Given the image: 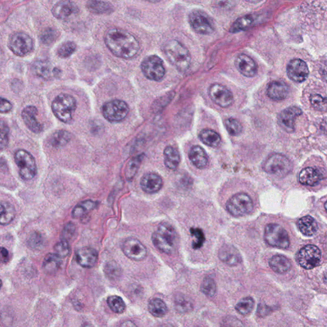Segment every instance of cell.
Here are the masks:
<instances>
[{
  "label": "cell",
  "mask_w": 327,
  "mask_h": 327,
  "mask_svg": "<svg viewBox=\"0 0 327 327\" xmlns=\"http://www.w3.org/2000/svg\"><path fill=\"white\" fill-rule=\"evenodd\" d=\"M163 181L161 176L156 173L145 174L141 180L143 191L148 194H154L161 190Z\"/></svg>",
  "instance_id": "obj_22"
},
{
  "label": "cell",
  "mask_w": 327,
  "mask_h": 327,
  "mask_svg": "<svg viewBox=\"0 0 327 327\" xmlns=\"http://www.w3.org/2000/svg\"><path fill=\"white\" fill-rule=\"evenodd\" d=\"M104 41L114 55L123 59L134 57L140 49L137 38L131 33L122 29L113 28L108 31Z\"/></svg>",
  "instance_id": "obj_1"
},
{
  "label": "cell",
  "mask_w": 327,
  "mask_h": 327,
  "mask_svg": "<svg viewBox=\"0 0 327 327\" xmlns=\"http://www.w3.org/2000/svg\"><path fill=\"white\" fill-rule=\"evenodd\" d=\"M42 237L40 235L37 234V232L31 235L28 241L29 245L34 249H37V247H40L42 245Z\"/></svg>",
  "instance_id": "obj_53"
},
{
  "label": "cell",
  "mask_w": 327,
  "mask_h": 327,
  "mask_svg": "<svg viewBox=\"0 0 327 327\" xmlns=\"http://www.w3.org/2000/svg\"><path fill=\"white\" fill-rule=\"evenodd\" d=\"M225 127L229 134L233 136H237L241 134L243 127L241 122L235 118H228L225 120Z\"/></svg>",
  "instance_id": "obj_42"
},
{
  "label": "cell",
  "mask_w": 327,
  "mask_h": 327,
  "mask_svg": "<svg viewBox=\"0 0 327 327\" xmlns=\"http://www.w3.org/2000/svg\"><path fill=\"white\" fill-rule=\"evenodd\" d=\"M189 22L196 33L210 35L214 32L215 24L208 14L201 10H194L189 15Z\"/></svg>",
  "instance_id": "obj_7"
},
{
  "label": "cell",
  "mask_w": 327,
  "mask_h": 327,
  "mask_svg": "<svg viewBox=\"0 0 327 327\" xmlns=\"http://www.w3.org/2000/svg\"><path fill=\"white\" fill-rule=\"evenodd\" d=\"M76 50V43L71 41H67L60 45L57 50V54L60 57L66 58L71 57Z\"/></svg>",
  "instance_id": "obj_43"
},
{
  "label": "cell",
  "mask_w": 327,
  "mask_h": 327,
  "mask_svg": "<svg viewBox=\"0 0 327 327\" xmlns=\"http://www.w3.org/2000/svg\"><path fill=\"white\" fill-rule=\"evenodd\" d=\"M55 251L56 254L59 255L62 258L69 255L70 251H71V248H70L69 242L67 241H62L58 242V244L55 245Z\"/></svg>",
  "instance_id": "obj_49"
},
{
  "label": "cell",
  "mask_w": 327,
  "mask_h": 327,
  "mask_svg": "<svg viewBox=\"0 0 327 327\" xmlns=\"http://www.w3.org/2000/svg\"><path fill=\"white\" fill-rule=\"evenodd\" d=\"M105 272L109 277L115 278L120 275V269L116 263H110L106 265Z\"/></svg>",
  "instance_id": "obj_51"
},
{
  "label": "cell",
  "mask_w": 327,
  "mask_h": 327,
  "mask_svg": "<svg viewBox=\"0 0 327 327\" xmlns=\"http://www.w3.org/2000/svg\"><path fill=\"white\" fill-rule=\"evenodd\" d=\"M143 73L152 81H160L165 76L166 70L163 62L156 55L145 58L141 65Z\"/></svg>",
  "instance_id": "obj_10"
},
{
  "label": "cell",
  "mask_w": 327,
  "mask_h": 327,
  "mask_svg": "<svg viewBox=\"0 0 327 327\" xmlns=\"http://www.w3.org/2000/svg\"><path fill=\"white\" fill-rule=\"evenodd\" d=\"M37 109L33 106H28L22 111V118L29 129L35 134H39L43 128L37 119Z\"/></svg>",
  "instance_id": "obj_21"
},
{
  "label": "cell",
  "mask_w": 327,
  "mask_h": 327,
  "mask_svg": "<svg viewBox=\"0 0 327 327\" xmlns=\"http://www.w3.org/2000/svg\"><path fill=\"white\" fill-rule=\"evenodd\" d=\"M265 239L268 244L275 248L287 249L290 246L287 230L279 224H268L265 227Z\"/></svg>",
  "instance_id": "obj_9"
},
{
  "label": "cell",
  "mask_w": 327,
  "mask_h": 327,
  "mask_svg": "<svg viewBox=\"0 0 327 327\" xmlns=\"http://www.w3.org/2000/svg\"><path fill=\"white\" fill-rule=\"evenodd\" d=\"M323 179V174L318 169L314 168H304L299 174V181L302 185L316 186Z\"/></svg>",
  "instance_id": "obj_24"
},
{
  "label": "cell",
  "mask_w": 327,
  "mask_h": 327,
  "mask_svg": "<svg viewBox=\"0 0 327 327\" xmlns=\"http://www.w3.org/2000/svg\"><path fill=\"white\" fill-rule=\"evenodd\" d=\"M176 306L181 311H188L192 307L191 303L186 300L185 298L181 297L176 300Z\"/></svg>",
  "instance_id": "obj_52"
},
{
  "label": "cell",
  "mask_w": 327,
  "mask_h": 327,
  "mask_svg": "<svg viewBox=\"0 0 327 327\" xmlns=\"http://www.w3.org/2000/svg\"><path fill=\"white\" fill-rule=\"evenodd\" d=\"M152 239L154 246L162 253L172 254L177 250L179 244L177 232L168 222L159 225L152 235Z\"/></svg>",
  "instance_id": "obj_2"
},
{
  "label": "cell",
  "mask_w": 327,
  "mask_h": 327,
  "mask_svg": "<svg viewBox=\"0 0 327 327\" xmlns=\"http://www.w3.org/2000/svg\"><path fill=\"white\" fill-rule=\"evenodd\" d=\"M2 287V280L0 279V289H1Z\"/></svg>",
  "instance_id": "obj_60"
},
{
  "label": "cell",
  "mask_w": 327,
  "mask_h": 327,
  "mask_svg": "<svg viewBox=\"0 0 327 327\" xmlns=\"http://www.w3.org/2000/svg\"><path fill=\"white\" fill-rule=\"evenodd\" d=\"M219 257L220 260L227 265L236 266L241 261V254L231 245H224L220 249Z\"/></svg>",
  "instance_id": "obj_23"
},
{
  "label": "cell",
  "mask_w": 327,
  "mask_h": 327,
  "mask_svg": "<svg viewBox=\"0 0 327 327\" xmlns=\"http://www.w3.org/2000/svg\"><path fill=\"white\" fill-rule=\"evenodd\" d=\"M144 158V154L139 155L128 162L125 171V177L128 180H131L134 177Z\"/></svg>",
  "instance_id": "obj_39"
},
{
  "label": "cell",
  "mask_w": 327,
  "mask_h": 327,
  "mask_svg": "<svg viewBox=\"0 0 327 327\" xmlns=\"http://www.w3.org/2000/svg\"><path fill=\"white\" fill-rule=\"evenodd\" d=\"M16 163L18 166L21 177L25 180H30L37 174V168L35 158L25 150H19L16 152Z\"/></svg>",
  "instance_id": "obj_6"
},
{
  "label": "cell",
  "mask_w": 327,
  "mask_h": 327,
  "mask_svg": "<svg viewBox=\"0 0 327 327\" xmlns=\"http://www.w3.org/2000/svg\"><path fill=\"white\" fill-rule=\"evenodd\" d=\"M302 110L296 106L285 109L278 116V123L280 127L288 132L295 130V122L298 116L302 115Z\"/></svg>",
  "instance_id": "obj_17"
},
{
  "label": "cell",
  "mask_w": 327,
  "mask_h": 327,
  "mask_svg": "<svg viewBox=\"0 0 327 327\" xmlns=\"http://www.w3.org/2000/svg\"><path fill=\"white\" fill-rule=\"evenodd\" d=\"M292 164L287 157L275 154L270 156L265 162L263 169L266 173L278 177H284L292 171Z\"/></svg>",
  "instance_id": "obj_5"
},
{
  "label": "cell",
  "mask_w": 327,
  "mask_h": 327,
  "mask_svg": "<svg viewBox=\"0 0 327 327\" xmlns=\"http://www.w3.org/2000/svg\"><path fill=\"white\" fill-rule=\"evenodd\" d=\"M246 1L251 4H257L259 3V2H260L261 1H262V0H246Z\"/></svg>",
  "instance_id": "obj_57"
},
{
  "label": "cell",
  "mask_w": 327,
  "mask_h": 327,
  "mask_svg": "<svg viewBox=\"0 0 327 327\" xmlns=\"http://www.w3.org/2000/svg\"><path fill=\"white\" fill-rule=\"evenodd\" d=\"M164 164L169 169L174 170L178 168L180 162V154L173 147H167L164 150Z\"/></svg>",
  "instance_id": "obj_31"
},
{
  "label": "cell",
  "mask_w": 327,
  "mask_h": 327,
  "mask_svg": "<svg viewBox=\"0 0 327 327\" xmlns=\"http://www.w3.org/2000/svg\"><path fill=\"white\" fill-rule=\"evenodd\" d=\"M97 203L92 200H86L77 204L72 212V217L77 218L83 217L96 208Z\"/></svg>",
  "instance_id": "obj_37"
},
{
  "label": "cell",
  "mask_w": 327,
  "mask_h": 327,
  "mask_svg": "<svg viewBox=\"0 0 327 327\" xmlns=\"http://www.w3.org/2000/svg\"><path fill=\"white\" fill-rule=\"evenodd\" d=\"M76 105V101L74 97L69 94H62L53 101L52 107L53 112L58 119L68 123L72 120Z\"/></svg>",
  "instance_id": "obj_4"
},
{
  "label": "cell",
  "mask_w": 327,
  "mask_h": 327,
  "mask_svg": "<svg viewBox=\"0 0 327 327\" xmlns=\"http://www.w3.org/2000/svg\"><path fill=\"white\" fill-rule=\"evenodd\" d=\"M269 265L273 271L277 273H285L292 268L289 260L283 255H275L270 259Z\"/></svg>",
  "instance_id": "obj_29"
},
{
  "label": "cell",
  "mask_w": 327,
  "mask_h": 327,
  "mask_svg": "<svg viewBox=\"0 0 327 327\" xmlns=\"http://www.w3.org/2000/svg\"><path fill=\"white\" fill-rule=\"evenodd\" d=\"M164 52L171 64L181 72L190 68L191 57L190 52L178 40H172L164 46Z\"/></svg>",
  "instance_id": "obj_3"
},
{
  "label": "cell",
  "mask_w": 327,
  "mask_h": 327,
  "mask_svg": "<svg viewBox=\"0 0 327 327\" xmlns=\"http://www.w3.org/2000/svg\"><path fill=\"white\" fill-rule=\"evenodd\" d=\"M147 2H150V3H157V2H159L161 1V0H146Z\"/></svg>",
  "instance_id": "obj_58"
},
{
  "label": "cell",
  "mask_w": 327,
  "mask_h": 327,
  "mask_svg": "<svg viewBox=\"0 0 327 327\" xmlns=\"http://www.w3.org/2000/svg\"><path fill=\"white\" fill-rule=\"evenodd\" d=\"M9 127L4 121L0 120V150H4L9 142Z\"/></svg>",
  "instance_id": "obj_46"
},
{
  "label": "cell",
  "mask_w": 327,
  "mask_h": 327,
  "mask_svg": "<svg viewBox=\"0 0 327 327\" xmlns=\"http://www.w3.org/2000/svg\"><path fill=\"white\" fill-rule=\"evenodd\" d=\"M32 70L35 75L45 79H50L52 76V72H55V71H52L49 63L43 60L34 63Z\"/></svg>",
  "instance_id": "obj_36"
},
{
  "label": "cell",
  "mask_w": 327,
  "mask_h": 327,
  "mask_svg": "<svg viewBox=\"0 0 327 327\" xmlns=\"http://www.w3.org/2000/svg\"><path fill=\"white\" fill-rule=\"evenodd\" d=\"M75 230H76V227L72 222H69V223L65 225L62 234L63 241H68L69 239H71L74 236Z\"/></svg>",
  "instance_id": "obj_50"
},
{
  "label": "cell",
  "mask_w": 327,
  "mask_h": 327,
  "mask_svg": "<svg viewBox=\"0 0 327 327\" xmlns=\"http://www.w3.org/2000/svg\"><path fill=\"white\" fill-rule=\"evenodd\" d=\"M312 106L317 110L325 111L326 110V99L319 94H314L310 98Z\"/></svg>",
  "instance_id": "obj_47"
},
{
  "label": "cell",
  "mask_w": 327,
  "mask_h": 327,
  "mask_svg": "<svg viewBox=\"0 0 327 327\" xmlns=\"http://www.w3.org/2000/svg\"><path fill=\"white\" fill-rule=\"evenodd\" d=\"M107 303L111 311L115 313H122L125 311L126 306L123 300L119 296L113 295L108 297Z\"/></svg>",
  "instance_id": "obj_40"
},
{
  "label": "cell",
  "mask_w": 327,
  "mask_h": 327,
  "mask_svg": "<svg viewBox=\"0 0 327 327\" xmlns=\"http://www.w3.org/2000/svg\"><path fill=\"white\" fill-rule=\"evenodd\" d=\"M2 51L0 50V65H1V60H2Z\"/></svg>",
  "instance_id": "obj_59"
},
{
  "label": "cell",
  "mask_w": 327,
  "mask_h": 327,
  "mask_svg": "<svg viewBox=\"0 0 327 327\" xmlns=\"http://www.w3.org/2000/svg\"><path fill=\"white\" fill-rule=\"evenodd\" d=\"M298 227L303 235L307 237L314 236L318 231V226L313 217L307 215L300 219Z\"/></svg>",
  "instance_id": "obj_27"
},
{
  "label": "cell",
  "mask_w": 327,
  "mask_h": 327,
  "mask_svg": "<svg viewBox=\"0 0 327 327\" xmlns=\"http://www.w3.org/2000/svg\"><path fill=\"white\" fill-rule=\"evenodd\" d=\"M53 15L60 20H67L78 13V8L71 0H61L52 9Z\"/></svg>",
  "instance_id": "obj_18"
},
{
  "label": "cell",
  "mask_w": 327,
  "mask_h": 327,
  "mask_svg": "<svg viewBox=\"0 0 327 327\" xmlns=\"http://www.w3.org/2000/svg\"><path fill=\"white\" fill-rule=\"evenodd\" d=\"M86 8L96 14H110L114 11L112 5L101 0H89L86 3Z\"/></svg>",
  "instance_id": "obj_28"
},
{
  "label": "cell",
  "mask_w": 327,
  "mask_h": 327,
  "mask_svg": "<svg viewBox=\"0 0 327 327\" xmlns=\"http://www.w3.org/2000/svg\"><path fill=\"white\" fill-rule=\"evenodd\" d=\"M235 64L237 70L244 76L253 77L257 74V65L248 55L241 54L237 56Z\"/></svg>",
  "instance_id": "obj_19"
},
{
  "label": "cell",
  "mask_w": 327,
  "mask_h": 327,
  "mask_svg": "<svg viewBox=\"0 0 327 327\" xmlns=\"http://www.w3.org/2000/svg\"><path fill=\"white\" fill-rule=\"evenodd\" d=\"M234 0H217V6L222 8H229Z\"/></svg>",
  "instance_id": "obj_56"
},
{
  "label": "cell",
  "mask_w": 327,
  "mask_h": 327,
  "mask_svg": "<svg viewBox=\"0 0 327 327\" xmlns=\"http://www.w3.org/2000/svg\"><path fill=\"white\" fill-rule=\"evenodd\" d=\"M189 157L196 168L203 169L207 166V155L205 150L200 146L193 147L190 150Z\"/></svg>",
  "instance_id": "obj_26"
},
{
  "label": "cell",
  "mask_w": 327,
  "mask_h": 327,
  "mask_svg": "<svg viewBox=\"0 0 327 327\" xmlns=\"http://www.w3.org/2000/svg\"><path fill=\"white\" fill-rule=\"evenodd\" d=\"M208 94L212 101L221 108H228L233 103L232 94L222 84H213L210 87Z\"/></svg>",
  "instance_id": "obj_15"
},
{
  "label": "cell",
  "mask_w": 327,
  "mask_h": 327,
  "mask_svg": "<svg viewBox=\"0 0 327 327\" xmlns=\"http://www.w3.org/2000/svg\"><path fill=\"white\" fill-rule=\"evenodd\" d=\"M77 262L84 268H90L96 265L98 260V252L89 247H84L76 252Z\"/></svg>",
  "instance_id": "obj_20"
},
{
  "label": "cell",
  "mask_w": 327,
  "mask_h": 327,
  "mask_svg": "<svg viewBox=\"0 0 327 327\" xmlns=\"http://www.w3.org/2000/svg\"><path fill=\"white\" fill-rule=\"evenodd\" d=\"M71 135L66 130H58L52 135L50 143L53 147L60 148L65 146L71 140Z\"/></svg>",
  "instance_id": "obj_38"
},
{
  "label": "cell",
  "mask_w": 327,
  "mask_h": 327,
  "mask_svg": "<svg viewBox=\"0 0 327 327\" xmlns=\"http://www.w3.org/2000/svg\"><path fill=\"white\" fill-rule=\"evenodd\" d=\"M201 141L210 147H217L220 144V137L214 130L204 129L200 133Z\"/></svg>",
  "instance_id": "obj_35"
},
{
  "label": "cell",
  "mask_w": 327,
  "mask_h": 327,
  "mask_svg": "<svg viewBox=\"0 0 327 327\" xmlns=\"http://www.w3.org/2000/svg\"><path fill=\"white\" fill-rule=\"evenodd\" d=\"M123 253L130 260L139 261L144 260L147 255V248L141 242L135 238H128L123 242Z\"/></svg>",
  "instance_id": "obj_14"
},
{
  "label": "cell",
  "mask_w": 327,
  "mask_h": 327,
  "mask_svg": "<svg viewBox=\"0 0 327 327\" xmlns=\"http://www.w3.org/2000/svg\"><path fill=\"white\" fill-rule=\"evenodd\" d=\"M58 33L57 30H53L52 28L46 29L41 34L40 40L43 44L49 45L55 42L58 37Z\"/></svg>",
  "instance_id": "obj_48"
},
{
  "label": "cell",
  "mask_w": 327,
  "mask_h": 327,
  "mask_svg": "<svg viewBox=\"0 0 327 327\" xmlns=\"http://www.w3.org/2000/svg\"><path fill=\"white\" fill-rule=\"evenodd\" d=\"M8 45L14 54L19 57H25L32 52L33 41L27 33L16 32L10 36Z\"/></svg>",
  "instance_id": "obj_11"
},
{
  "label": "cell",
  "mask_w": 327,
  "mask_h": 327,
  "mask_svg": "<svg viewBox=\"0 0 327 327\" xmlns=\"http://www.w3.org/2000/svg\"><path fill=\"white\" fill-rule=\"evenodd\" d=\"M255 19L252 15H247L237 19L229 29V32L236 33L246 31L253 25Z\"/></svg>",
  "instance_id": "obj_34"
},
{
  "label": "cell",
  "mask_w": 327,
  "mask_h": 327,
  "mask_svg": "<svg viewBox=\"0 0 327 327\" xmlns=\"http://www.w3.org/2000/svg\"><path fill=\"white\" fill-rule=\"evenodd\" d=\"M254 301L251 297H246L241 299L236 305V309L240 314L248 315L253 311Z\"/></svg>",
  "instance_id": "obj_41"
},
{
  "label": "cell",
  "mask_w": 327,
  "mask_h": 327,
  "mask_svg": "<svg viewBox=\"0 0 327 327\" xmlns=\"http://www.w3.org/2000/svg\"><path fill=\"white\" fill-rule=\"evenodd\" d=\"M216 284L213 278L210 277H206L203 280L202 286H201V290L206 296L212 297H214L216 293Z\"/></svg>",
  "instance_id": "obj_44"
},
{
  "label": "cell",
  "mask_w": 327,
  "mask_h": 327,
  "mask_svg": "<svg viewBox=\"0 0 327 327\" xmlns=\"http://www.w3.org/2000/svg\"><path fill=\"white\" fill-rule=\"evenodd\" d=\"M309 71L306 63L301 59L291 60L287 66V74L292 81L302 83L308 77Z\"/></svg>",
  "instance_id": "obj_16"
},
{
  "label": "cell",
  "mask_w": 327,
  "mask_h": 327,
  "mask_svg": "<svg viewBox=\"0 0 327 327\" xmlns=\"http://www.w3.org/2000/svg\"><path fill=\"white\" fill-rule=\"evenodd\" d=\"M62 263V257L56 253H50L45 256L43 260V268L46 273L52 274L57 272Z\"/></svg>",
  "instance_id": "obj_30"
},
{
  "label": "cell",
  "mask_w": 327,
  "mask_h": 327,
  "mask_svg": "<svg viewBox=\"0 0 327 327\" xmlns=\"http://www.w3.org/2000/svg\"><path fill=\"white\" fill-rule=\"evenodd\" d=\"M13 109V104L6 99L0 98V113H7Z\"/></svg>",
  "instance_id": "obj_54"
},
{
  "label": "cell",
  "mask_w": 327,
  "mask_h": 327,
  "mask_svg": "<svg viewBox=\"0 0 327 327\" xmlns=\"http://www.w3.org/2000/svg\"><path fill=\"white\" fill-rule=\"evenodd\" d=\"M9 260V253L7 249L1 247L0 248V263H6Z\"/></svg>",
  "instance_id": "obj_55"
},
{
  "label": "cell",
  "mask_w": 327,
  "mask_h": 327,
  "mask_svg": "<svg viewBox=\"0 0 327 327\" xmlns=\"http://www.w3.org/2000/svg\"><path fill=\"white\" fill-rule=\"evenodd\" d=\"M290 94V87L283 81H273L268 86L267 95L275 101L284 100Z\"/></svg>",
  "instance_id": "obj_25"
},
{
  "label": "cell",
  "mask_w": 327,
  "mask_h": 327,
  "mask_svg": "<svg viewBox=\"0 0 327 327\" xmlns=\"http://www.w3.org/2000/svg\"><path fill=\"white\" fill-rule=\"evenodd\" d=\"M253 200L246 193L236 194L226 203L227 211L236 217L249 214L253 210Z\"/></svg>",
  "instance_id": "obj_8"
},
{
  "label": "cell",
  "mask_w": 327,
  "mask_h": 327,
  "mask_svg": "<svg viewBox=\"0 0 327 327\" xmlns=\"http://www.w3.org/2000/svg\"><path fill=\"white\" fill-rule=\"evenodd\" d=\"M16 210L14 206L7 202H0V224L11 223L16 216Z\"/></svg>",
  "instance_id": "obj_32"
},
{
  "label": "cell",
  "mask_w": 327,
  "mask_h": 327,
  "mask_svg": "<svg viewBox=\"0 0 327 327\" xmlns=\"http://www.w3.org/2000/svg\"><path fill=\"white\" fill-rule=\"evenodd\" d=\"M321 258L320 250L314 245H307L300 249L297 254L298 263L306 270L312 269L319 265Z\"/></svg>",
  "instance_id": "obj_12"
},
{
  "label": "cell",
  "mask_w": 327,
  "mask_h": 327,
  "mask_svg": "<svg viewBox=\"0 0 327 327\" xmlns=\"http://www.w3.org/2000/svg\"><path fill=\"white\" fill-rule=\"evenodd\" d=\"M191 236L194 238L193 242V248L194 249H198L203 246L205 242V237L204 232L200 228H195L192 227L190 230Z\"/></svg>",
  "instance_id": "obj_45"
},
{
  "label": "cell",
  "mask_w": 327,
  "mask_h": 327,
  "mask_svg": "<svg viewBox=\"0 0 327 327\" xmlns=\"http://www.w3.org/2000/svg\"><path fill=\"white\" fill-rule=\"evenodd\" d=\"M129 112V108L124 101L115 100L104 104L103 113L109 122H119L125 119Z\"/></svg>",
  "instance_id": "obj_13"
},
{
  "label": "cell",
  "mask_w": 327,
  "mask_h": 327,
  "mask_svg": "<svg viewBox=\"0 0 327 327\" xmlns=\"http://www.w3.org/2000/svg\"><path fill=\"white\" fill-rule=\"evenodd\" d=\"M148 308L150 313L157 318H162L168 311L165 302L158 298H155L150 300Z\"/></svg>",
  "instance_id": "obj_33"
}]
</instances>
